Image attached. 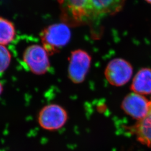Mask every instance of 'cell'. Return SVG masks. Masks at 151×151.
<instances>
[{"mask_svg": "<svg viewBox=\"0 0 151 151\" xmlns=\"http://www.w3.org/2000/svg\"><path fill=\"white\" fill-rule=\"evenodd\" d=\"M125 0H65L61 5L65 22L78 25L99 20L120 11Z\"/></svg>", "mask_w": 151, "mask_h": 151, "instance_id": "cell-1", "label": "cell"}, {"mask_svg": "<svg viewBox=\"0 0 151 151\" xmlns=\"http://www.w3.org/2000/svg\"><path fill=\"white\" fill-rule=\"evenodd\" d=\"M42 46L48 54L58 52L69 43L71 37L70 27L65 24L50 25L42 30L40 35Z\"/></svg>", "mask_w": 151, "mask_h": 151, "instance_id": "cell-2", "label": "cell"}, {"mask_svg": "<svg viewBox=\"0 0 151 151\" xmlns=\"http://www.w3.org/2000/svg\"><path fill=\"white\" fill-rule=\"evenodd\" d=\"M48 53L42 45L32 44L25 49L22 60L27 68L32 73L42 75L50 68Z\"/></svg>", "mask_w": 151, "mask_h": 151, "instance_id": "cell-3", "label": "cell"}, {"mask_svg": "<svg viewBox=\"0 0 151 151\" xmlns=\"http://www.w3.org/2000/svg\"><path fill=\"white\" fill-rule=\"evenodd\" d=\"M68 119L64 108L57 104H49L42 108L38 116V123L44 129L54 131L62 128Z\"/></svg>", "mask_w": 151, "mask_h": 151, "instance_id": "cell-4", "label": "cell"}, {"mask_svg": "<svg viewBox=\"0 0 151 151\" xmlns=\"http://www.w3.org/2000/svg\"><path fill=\"white\" fill-rule=\"evenodd\" d=\"M133 68L129 62L122 58H115L108 63L105 70V76L112 86H122L132 78Z\"/></svg>", "mask_w": 151, "mask_h": 151, "instance_id": "cell-5", "label": "cell"}, {"mask_svg": "<svg viewBox=\"0 0 151 151\" xmlns=\"http://www.w3.org/2000/svg\"><path fill=\"white\" fill-rule=\"evenodd\" d=\"M91 63V57L86 51L77 49L72 52L69 58L68 75L73 83L79 84L86 78Z\"/></svg>", "mask_w": 151, "mask_h": 151, "instance_id": "cell-6", "label": "cell"}, {"mask_svg": "<svg viewBox=\"0 0 151 151\" xmlns=\"http://www.w3.org/2000/svg\"><path fill=\"white\" fill-rule=\"evenodd\" d=\"M150 103V101L143 95L132 92L124 97L121 106L125 113L138 121L148 114Z\"/></svg>", "mask_w": 151, "mask_h": 151, "instance_id": "cell-7", "label": "cell"}, {"mask_svg": "<svg viewBox=\"0 0 151 151\" xmlns=\"http://www.w3.org/2000/svg\"><path fill=\"white\" fill-rule=\"evenodd\" d=\"M130 132L142 145L151 148V100L148 114L130 127Z\"/></svg>", "mask_w": 151, "mask_h": 151, "instance_id": "cell-8", "label": "cell"}, {"mask_svg": "<svg viewBox=\"0 0 151 151\" xmlns=\"http://www.w3.org/2000/svg\"><path fill=\"white\" fill-rule=\"evenodd\" d=\"M130 90L142 95L151 94V68H143L133 77Z\"/></svg>", "mask_w": 151, "mask_h": 151, "instance_id": "cell-9", "label": "cell"}, {"mask_svg": "<svg viewBox=\"0 0 151 151\" xmlns=\"http://www.w3.org/2000/svg\"><path fill=\"white\" fill-rule=\"evenodd\" d=\"M16 35L14 24L8 19L0 17V45L6 46L11 43Z\"/></svg>", "mask_w": 151, "mask_h": 151, "instance_id": "cell-10", "label": "cell"}, {"mask_svg": "<svg viewBox=\"0 0 151 151\" xmlns=\"http://www.w3.org/2000/svg\"><path fill=\"white\" fill-rule=\"evenodd\" d=\"M12 55L9 50L4 45H0V73L5 71L10 66Z\"/></svg>", "mask_w": 151, "mask_h": 151, "instance_id": "cell-11", "label": "cell"}, {"mask_svg": "<svg viewBox=\"0 0 151 151\" xmlns=\"http://www.w3.org/2000/svg\"><path fill=\"white\" fill-rule=\"evenodd\" d=\"M3 91H4V86L2 84L1 82L0 81V96L1 95V94L2 93Z\"/></svg>", "mask_w": 151, "mask_h": 151, "instance_id": "cell-12", "label": "cell"}, {"mask_svg": "<svg viewBox=\"0 0 151 151\" xmlns=\"http://www.w3.org/2000/svg\"><path fill=\"white\" fill-rule=\"evenodd\" d=\"M57 1H58V2L60 3V5H62V4L65 2V0H57Z\"/></svg>", "mask_w": 151, "mask_h": 151, "instance_id": "cell-13", "label": "cell"}, {"mask_svg": "<svg viewBox=\"0 0 151 151\" xmlns=\"http://www.w3.org/2000/svg\"><path fill=\"white\" fill-rule=\"evenodd\" d=\"M145 1H146V2H147V3H148V4L151 5V0H145Z\"/></svg>", "mask_w": 151, "mask_h": 151, "instance_id": "cell-14", "label": "cell"}]
</instances>
